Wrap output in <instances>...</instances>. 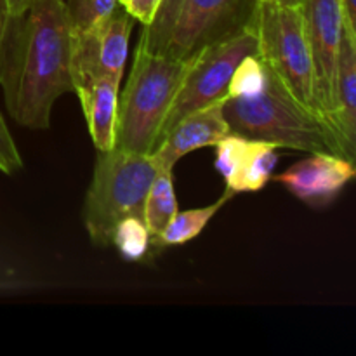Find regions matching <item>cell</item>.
<instances>
[{"mask_svg": "<svg viewBox=\"0 0 356 356\" xmlns=\"http://www.w3.org/2000/svg\"><path fill=\"white\" fill-rule=\"evenodd\" d=\"M301 9L312 51L316 106L332 124L334 82L344 37L343 7L341 0H305Z\"/></svg>", "mask_w": 356, "mask_h": 356, "instance_id": "8", "label": "cell"}, {"mask_svg": "<svg viewBox=\"0 0 356 356\" xmlns=\"http://www.w3.org/2000/svg\"><path fill=\"white\" fill-rule=\"evenodd\" d=\"M344 14V33L356 40V0H341Z\"/></svg>", "mask_w": 356, "mask_h": 356, "instance_id": "23", "label": "cell"}, {"mask_svg": "<svg viewBox=\"0 0 356 356\" xmlns=\"http://www.w3.org/2000/svg\"><path fill=\"white\" fill-rule=\"evenodd\" d=\"M353 163L332 153H312L275 179L309 207H325L355 177Z\"/></svg>", "mask_w": 356, "mask_h": 356, "instance_id": "11", "label": "cell"}, {"mask_svg": "<svg viewBox=\"0 0 356 356\" xmlns=\"http://www.w3.org/2000/svg\"><path fill=\"white\" fill-rule=\"evenodd\" d=\"M181 0H162L155 17L148 26H143L139 42L152 52H163L172 33Z\"/></svg>", "mask_w": 356, "mask_h": 356, "instance_id": "19", "label": "cell"}, {"mask_svg": "<svg viewBox=\"0 0 356 356\" xmlns=\"http://www.w3.org/2000/svg\"><path fill=\"white\" fill-rule=\"evenodd\" d=\"M73 33L87 30L113 13L118 0H65Z\"/></svg>", "mask_w": 356, "mask_h": 356, "instance_id": "20", "label": "cell"}, {"mask_svg": "<svg viewBox=\"0 0 356 356\" xmlns=\"http://www.w3.org/2000/svg\"><path fill=\"white\" fill-rule=\"evenodd\" d=\"M273 143L228 134L216 145V170L232 193L259 191L270 183L278 155Z\"/></svg>", "mask_w": 356, "mask_h": 356, "instance_id": "10", "label": "cell"}, {"mask_svg": "<svg viewBox=\"0 0 356 356\" xmlns=\"http://www.w3.org/2000/svg\"><path fill=\"white\" fill-rule=\"evenodd\" d=\"M225 101L191 111L174 124V127L160 139L156 148L152 152L159 160L160 167L174 169V165L188 153L205 146H216L229 134L228 122L222 110Z\"/></svg>", "mask_w": 356, "mask_h": 356, "instance_id": "12", "label": "cell"}, {"mask_svg": "<svg viewBox=\"0 0 356 356\" xmlns=\"http://www.w3.org/2000/svg\"><path fill=\"white\" fill-rule=\"evenodd\" d=\"M21 169H23V159H21L19 149L10 136L2 113H0V172L10 176Z\"/></svg>", "mask_w": 356, "mask_h": 356, "instance_id": "21", "label": "cell"}, {"mask_svg": "<svg viewBox=\"0 0 356 356\" xmlns=\"http://www.w3.org/2000/svg\"><path fill=\"white\" fill-rule=\"evenodd\" d=\"M134 17L118 3L87 30L73 33L72 76L73 83L94 75H113L122 79L129 54Z\"/></svg>", "mask_w": 356, "mask_h": 356, "instance_id": "9", "label": "cell"}, {"mask_svg": "<svg viewBox=\"0 0 356 356\" xmlns=\"http://www.w3.org/2000/svg\"><path fill=\"white\" fill-rule=\"evenodd\" d=\"M7 19H9V9H7L6 0H0V38H2L3 28H6Z\"/></svg>", "mask_w": 356, "mask_h": 356, "instance_id": "24", "label": "cell"}, {"mask_svg": "<svg viewBox=\"0 0 356 356\" xmlns=\"http://www.w3.org/2000/svg\"><path fill=\"white\" fill-rule=\"evenodd\" d=\"M266 83V65L254 52L236 65L228 83V97H250L259 94Z\"/></svg>", "mask_w": 356, "mask_h": 356, "instance_id": "18", "label": "cell"}, {"mask_svg": "<svg viewBox=\"0 0 356 356\" xmlns=\"http://www.w3.org/2000/svg\"><path fill=\"white\" fill-rule=\"evenodd\" d=\"M235 197V193L226 190L219 200H216L214 204L205 205L200 209H191V211L184 212H176L172 219H170L169 225L165 226L162 233L155 238L153 247H170V245H183V243L190 242V240L197 238L202 232H204L205 226L211 222V219L214 218L219 212V209L229 202Z\"/></svg>", "mask_w": 356, "mask_h": 356, "instance_id": "16", "label": "cell"}, {"mask_svg": "<svg viewBox=\"0 0 356 356\" xmlns=\"http://www.w3.org/2000/svg\"><path fill=\"white\" fill-rule=\"evenodd\" d=\"M256 47V35L249 23L242 30L202 47L191 59L186 76L163 122L160 139L191 111L228 99V83L236 65L247 54H254Z\"/></svg>", "mask_w": 356, "mask_h": 356, "instance_id": "6", "label": "cell"}, {"mask_svg": "<svg viewBox=\"0 0 356 356\" xmlns=\"http://www.w3.org/2000/svg\"><path fill=\"white\" fill-rule=\"evenodd\" d=\"M160 2L162 0H125L122 7L134 17V21H139L143 26H148L159 10Z\"/></svg>", "mask_w": 356, "mask_h": 356, "instance_id": "22", "label": "cell"}, {"mask_svg": "<svg viewBox=\"0 0 356 356\" xmlns=\"http://www.w3.org/2000/svg\"><path fill=\"white\" fill-rule=\"evenodd\" d=\"M125 2V0H118V3H120V6H122V3H124Z\"/></svg>", "mask_w": 356, "mask_h": 356, "instance_id": "27", "label": "cell"}, {"mask_svg": "<svg viewBox=\"0 0 356 356\" xmlns=\"http://www.w3.org/2000/svg\"><path fill=\"white\" fill-rule=\"evenodd\" d=\"M332 124L351 156H356V40L344 33L334 82Z\"/></svg>", "mask_w": 356, "mask_h": 356, "instance_id": "14", "label": "cell"}, {"mask_svg": "<svg viewBox=\"0 0 356 356\" xmlns=\"http://www.w3.org/2000/svg\"><path fill=\"white\" fill-rule=\"evenodd\" d=\"M193 56L174 58L152 52L138 42L131 75L118 92L115 148L152 153L160 141L163 122L186 76Z\"/></svg>", "mask_w": 356, "mask_h": 356, "instance_id": "3", "label": "cell"}, {"mask_svg": "<svg viewBox=\"0 0 356 356\" xmlns=\"http://www.w3.org/2000/svg\"><path fill=\"white\" fill-rule=\"evenodd\" d=\"M120 80L113 75H94L73 83L86 115L90 139L97 152L115 148V122H117Z\"/></svg>", "mask_w": 356, "mask_h": 356, "instance_id": "13", "label": "cell"}, {"mask_svg": "<svg viewBox=\"0 0 356 356\" xmlns=\"http://www.w3.org/2000/svg\"><path fill=\"white\" fill-rule=\"evenodd\" d=\"M30 0H6L7 3V9H9V14H16L23 9Z\"/></svg>", "mask_w": 356, "mask_h": 356, "instance_id": "25", "label": "cell"}, {"mask_svg": "<svg viewBox=\"0 0 356 356\" xmlns=\"http://www.w3.org/2000/svg\"><path fill=\"white\" fill-rule=\"evenodd\" d=\"M176 212L177 197L176 190H174L172 167H160L152 186H149L148 195H146L145 212H143V219L148 226L153 242L165 229Z\"/></svg>", "mask_w": 356, "mask_h": 356, "instance_id": "15", "label": "cell"}, {"mask_svg": "<svg viewBox=\"0 0 356 356\" xmlns=\"http://www.w3.org/2000/svg\"><path fill=\"white\" fill-rule=\"evenodd\" d=\"M72 44L65 0H30L9 14L0 38V87L16 124L51 127L54 103L73 92Z\"/></svg>", "mask_w": 356, "mask_h": 356, "instance_id": "1", "label": "cell"}, {"mask_svg": "<svg viewBox=\"0 0 356 356\" xmlns=\"http://www.w3.org/2000/svg\"><path fill=\"white\" fill-rule=\"evenodd\" d=\"M111 245L118 250L125 261L146 259L153 247V238L143 218H124L113 229Z\"/></svg>", "mask_w": 356, "mask_h": 356, "instance_id": "17", "label": "cell"}, {"mask_svg": "<svg viewBox=\"0 0 356 356\" xmlns=\"http://www.w3.org/2000/svg\"><path fill=\"white\" fill-rule=\"evenodd\" d=\"M254 0H181L165 54L188 59L202 47L242 30Z\"/></svg>", "mask_w": 356, "mask_h": 356, "instance_id": "7", "label": "cell"}, {"mask_svg": "<svg viewBox=\"0 0 356 356\" xmlns=\"http://www.w3.org/2000/svg\"><path fill=\"white\" fill-rule=\"evenodd\" d=\"M160 169L153 153L113 148L97 152L92 181L83 204V225L97 247H110L124 218H143L146 195Z\"/></svg>", "mask_w": 356, "mask_h": 356, "instance_id": "4", "label": "cell"}, {"mask_svg": "<svg viewBox=\"0 0 356 356\" xmlns=\"http://www.w3.org/2000/svg\"><path fill=\"white\" fill-rule=\"evenodd\" d=\"M222 110L229 134L273 143L278 148L332 153L355 162L336 127L299 101L268 65L264 89L250 97H228Z\"/></svg>", "mask_w": 356, "mask_h": 356, "instance_id": "2", "label": "cell"}, {"mask_svg": "<svg viewBox=\"0 0 356 356\" xmlns=\"http://www.w3.org/2000/svg\"><path fill=\"white\" fill-rule=\"evenodd\" d=\"M247 23L256 35V54L299 101L318 111L312 51L301 7L254 0Z\"/></svg>", "mask_w": 356, "mask_h": 356, "instance_id": "5", "label": "cell"}, {"mask_svg": "<svg viewBox=\"0 0 356 356\" xmlns=\"http://www.w3.org/2000/svg\"><path fill=\"white\" fill-rule=\"evenodd\" d=\"M271 2L284 3V6H292V7H301L305 0H271Z\"/></svg>", "mask_w": 356, "mask_h": 356, "instance_id": "26", "label": "cell"}]
</instances>
